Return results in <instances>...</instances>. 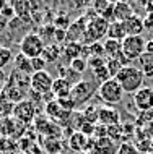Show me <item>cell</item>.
<instances>
[{
	"instance_id": "4fadbf2b",
	"label": "cell",
	"mask_w": 153,
	"mask_h": 154,
	"mask_svg": "<svg viewBox=\"0 0 153 154\" xmlns=\"http://www.w3.org/2000/svg\"><path fill=\"white\" fill-rule=\"evenodd\" d=\"M98 120L104 127H113L119 122V112L114 107H100L98 109Z\"/></svg>"
},
{
	"instance_id": "ab89813d",
	"label": "cell",
	"mask_w": 153,
	"mask_h": 154,
	"mask_svg": "<svg viewBox=\"0 0 153 154\" xmlns=\"http://www.w3.org/2000/svg\"><path fill=\"white\" fill-rule=\"evenodd\" d=\"M151 39H153V37H151Z\"/></svg>"
},
{
	"instance_id": "74e56055",
	"label": "cell",
	"mask_w": 153,
	"mask_h": 154,
	"mask_svg": "<svg viewBox=\"0 0 153 154\" xmlns=\"http://www.w3.org/2000/svg\"><path fill=\"white\" fill-rule=\"evenodd\" d=\"M7 3H8V2H7V0H0V11H2V10H3V8H5V7H7Z\"/></svg>"
},
{
	"instance_id": "30bf717a",
	"label": "cell",
	"mask_w": 153,
	"mask_h": 154,
	"mask_svg": "<svg viewBox=\"0 0 153 154\" xmlns=\"http://www.w3.org/2000/svg\"><path fill=\"white\" fill-rule=\"evenodd\" d=\"M69 143H70V148L73 151H90V149H93L94 140L90 141L88 136L83 135L81 131H73L70 140H69Z\"/></svg>"
},
{
	"instance_id": "52a82bcc",
	"label": "cell",
	"mask_w": 153,
	"mask_h": 154,
	"mask_svg": "<svg viewBox=\"0 0 153 154\" xmlns=\"http://www.w3.org/2000/svg\"><path fill=\"white\" fill-rule=\"evenodd\" d=\"M36 115V109H34V104H33L30 99H24V101L15 104L11 107V117H13L16 122H20L21 125H30L33 123Z\"/></svg>"
},
{
	"instance_id": "4316f807",
	"label": "cell",
	"mask_w": 153,
	"mask_h": 154,
	"mask_svg": "<svg viewBox=\"0 0 153 154\" xmlns=\"http://www.w3.org/2000/svg\"><path fill=\"white\" fill-rule=\"evenodd\" d=\"M93 76L100 81V85H101V83H104V81H107V80H111V75H109V72H107V66L106 65L101 66V68H98V70H94Z\"/></svg>"
},
{
	"instance_id": "7a4b0ae2",
	"label": "cell",
	"mask_w": 153,
	"mask_h": 154,
	"mask_svg": "<svg viewBox=\"0 0 153 154\" xmlns=\"http://www.w3.org/2000/svg\"><path fill=\"white\" fill-rule=\"evenodd\" d=\"M44 47H46V44L38 32H28L23 36L21 42H20V54H23L28 59H38L43 55Z\"/></svg>"
},
{
	"instance_id": "8992f818",
	"label": "cell",
	"mask_w": 153,
	"mask_h": 154,
	"mask_svg": "<svg viewBox=\"0 0 153 154\" xmlns=\"http://www.w3.org/2000/svg\"><path fill=\"white\" fill-rule=\"evenodd\" d=\"M107 28H109V23L106 20H103L101 16H96L93 21L88 23L86 26V32H85V37H83V42L91 45L94 42H100L101 37H104L107 34Z\"/></svg>"
},
{
	"instance_id": "ba28073f",
	"label": "cell",
	"mask_w": 153,
	"mask_h": 154,
	"mask_svg": "<svg viewBox=\"0 0 153 154\" xmlns=\"http://www.w3.org/2000/svg\"><path fill=\"white\" fill-rule=\"evenodd\" d=\"M30 81H31V91L38 94H47L52 91V83H54V78L51 76V73H47L46 70L44 72H36L30 76Z\"/></svg>"
},
{
	"instance_id": "3957f363",
	"label": "cell",
	"mask_w": 153,
	"mask_h": 154,
	"mask_svg": "<svg viewBox=\"0 0 153 154\" xmlns=\"http://www.w3.org/2000/svg\"><path fill=\"white\" fill-rule=\"evenodd\" d=\"M145 42L147 41L143 39V36H127L121 42V52L126 55V59L129 62L139 60L145 54Z\"/></svg>"
},
{
	"instance_id": "9a60e30c",
	"label": "cell",
	"mask_w": 153,
	"mask_h": 154,
	"mask_svg": "<svg viewBox=\"0 0 153 154\" xmlns=\"http://www.w3.org/2000/svg\"><path fill=\"white\" fill-rule=\"evenodd\" d=\"M127 36H142V32L145 31V24H143V18L139 15H134L130 20H127L124 23Z\"/></svg>"
},
{
	"instance_id": "d6986e66",
	"label": "cell",
	"mask_w": 153,
	"mask_h": 154,
	"mask_svg": "<svg viewBox=\"0 0 153 154\" xmlns=\"http://www.w3.org/2000/svg\"><path fill=\"white\" fill-rule=\"evenodd\" d=\"M20 151L18 140L10 136H0V154H15Z\"/></svg>"
},
{
	"instance_id": "cb8c5ba5",
	"label": "cell",
	"mask_w": 153,
	"mask_h": 154,
	"mask_svg": "<svg viewBox=\"0 0 153 154\" xmlns=\"http://www.w3.org/2000/svg\"><path fill=\"white\" fill-rule=\"evenodd\" d=\"M70 68L73 70L75 73H78V75H81L86 70V66H88V60L86 59H83V57H78V59H75V60H72L70 62Z\"/></svg>"
},
{
	"instance_id": "484cf974",
	"label": "cell",
	"mask_w": 153,
	"mask_h": 154,
	"mask_svg": "<svg viewBox=\"0 0 153 154\" xmlns=\"http://www.w3.org/2000/svg\"><path fill=\"white\" fill-rule=\"evenodd\" d=\"M106 66H107V72H109L111 78H116V75L122 70V65L116 59H106Z\"/></svg>"
},
{
	"instance_id": "e575fe53",
	"label": "cell",
	"mask_w": 153,
	"mask_h": 154,
	"mask_svg": "<svg viewBox=\"0 0 153 154\" xmlns=\"http://www.w3.org/2000/svg\"><path fill=\"white\" fill-rule=\"evenodd\" d=\"M8 24H10V21H8V20L5 18V16H3L2 13H0V34H2L3 31L7 29L8 28Z\"/></svg>"
},
{
	"instance_id": "5bb4252c",
	"label": "cell",
	"mask_w": 153,
	"mask_h": 154,
	"mask_svg": "<svg viewBox=\"0 0 153 154\" xmlns=\"http://www.w3.org/2000/svg\"><path fill=\"white\" fill-rule=\"evenodd\" d=\"M70 91H72V85L65 80V78H54V83H52V96L56 99H64V97H69L70 96Z\"/></svg>"
},
{
	"instance_id": "83f0119b",
	"label": "cell",
	"mask_w": 153,
	"mask_h": 154,
	"mask_svg": "<svg viewBox=\"0 0 153 154\" xmlns=\"http://www.w3.org/2000/svg\"><path fill=\"white\" fill-rule=\"evenodd\" d=\"M104 65H106V59H104V57H90V59H88V66L91 68V72L101 68V66H104Z\"/></svg>"
},
{
	"instance_id": "d6a6232c",
	"label": "cell",
	"mask_w": 153,
	"mask_h": 154,
	"mask_svg": "<svg viewBox=\"0 0 153 154\" xmlns=\"http://www.w3.org/2000/svg\"><path fill=\"white\" fill-rule=\"evenodd\" d=\"M143 75H145V78H153V63H143V68H142Z\"/></svg>"
},
{
	"instance_id": "7402d4cb",
	"label": "cell",
	"mask_w": 153,
	"mask_h": 154,
	"mask_svg": "<svg viewBox=\"0 0 153 154\" xmlns=\"http://www.w3.org/2000/svg\"><path fill=\"white\" fill-rule=\"evenodd\" d=\"M103 47H104V55H107V59H114L119 52H121V41H116V39H106L103 42Z\"/></svg>"
},
{
	"instance_id": "9c48e42d",
	"label": "cell",
	"mask_w": 153,
	"mask_h": 154,
	"mask_svg": "<svg viewBox=\"0 0 153 154\" xmlns=\"http://www.w3.org/2000/svg\"><path fill=\"white\" fill-rule=\"evenodd\" d=\"M134 106L139 110L147 112L153 109V88L150 86H143L134 94Z\"/></svg>"
},
{
	"instance_id": "7c38bea8",
	"label": "cell",
	"mask_w": 153,
	"mask_h": 154,
	"mask_svg": "<svg viewBox=\"0 0 153 154\" xmlns=\"http://www.w3.org/2000/svg\"><path fill=\"white\" fill-rule=\"evenodd\" d=\"M117 143L113 141L111 138H100V140H94V144H93V149L91 152L93 154H117Z\"/></svg>"
},
{
	"instance_id": "44dd1931",
	"label": "cell",
	"mask_w": 153,
	"mask_h": 154,
	"mask_svg": "<svg viewBox=\"0 0 153 154\" xmlns=\"http://www.w3.org/2000/svg\"><path fill=\"white\" fill-rule=\"evenodd\" d=\"M81 51H83V44L80 42H67V45L64 47V51H62V55L65 57V59L69 60V63L72 60L78 59V57L81 55Z\"/></svg>"
},
{
	"instance_id": "f35d334b",
	"label": "cell",
	"mask_w": 153,
	"mask_h": 154,
	"mask_svg": "<svg viewBox=\"0 0 153 154\" xmlns=\"http://www.w3.org/2000/svg\"><path fill=\"white\" fill-rule=\"evenodd\" d=\"M15 154H26V152H21V151H18V152H15Z\"/></svg>"
},
{
	"instance_id": "277c9868",
	"label": "cell",
	"mask_w": 153,
	"mask_h": 154,
	"mask_svg": "<svg viewBox=\"0 0 153 154\" xmlns=\"http://www.w3.org/2000/svg\"><path fill=\"white\" fill-rule=\"evenodd\" d=\"M98 96L101 97L103 102L113 106V104H119L122 101L124 91L121 88V85H119L114 78H111V80L101 83V85L98 86Z\"/></svg>"
},
{
	"instance_id": "5b68a950",
	"label": "cell",
	"mask_w": 153,
	"mask_h": 154,
	"mask_svg": "<svg viewBox=\"0 0 153 154\" xmlns=\"http://www.w3.org/2000/svg\"><path fill=\"white\" fill-rule=\"evenodd\" d=\"M98 91L96 85L88 80H80L77 85L72 86L70 91V99L75 102V106H81V104L88 102L90 99L94 96V93Z\"/></svg>"
},
{
	"instance_id": "ffe728a7",
	"label": "cell",
	"mask_w": 153,
	"mask_h": 154,
	"mask_svg": "<svg viewBox=\"0 0 153 154\" xmlns=\"http://www.w3.org/2000/svg\"><path fill=\"white\" fill-rule=\"evenodd\" d=\"M60 54H62V49H60L57 44H46V47H44V52H43V55H41V59L46 62V63H54V62L59 60Z\"/></svg>"
},
{
	"instance_id": "1f68e13d",
	"label": "cell",
	"mask_w": 153,
	"mask_h": 154,
	"mask_svg": "<svg viewBox=\"0 0 153 154\" xmlns=\"http://www.w3.org/2000/svg\"><path fill=\"white\" fill-rule=\"evenodd\" d=\"M54 37H56L57 42H62V41L67 37V31L65 29H59V28H56V31H54Z\"/></svg>"
},
{
	"instance_id": "8fae6325",
	"label": "cell",
	"mask_w": 153,
	"mask_h": 154,
	"mask_svg": "<svg viewBox=\"0 0 153 154\" xmlns=\"http://www.w3.org/2000/svg\"><path fill=\"white\" fill-rule=\"evenodd\" d=\"M134 15H137V13H135L134 7L129 2H116L114 3V21L126 23Z\"/></svg>"
},
{
	"instance_id": "d4e9b609",
	"label": "cell",
	"mask_w": 153,
	"mask_h": 154,
	"mask_svg": "<svg viewBox=\"0 0 153 154\" xmlns=\"http://www.w3.org/2000/svg\"><path fill=\"white\" fill-rule=\"evenodd\" d=\"M43 146H44V149H46L49 154H60V149H62V144L56 138H52V140L47 138L46 143H43Z\"/></svg>"
},
{
	"instance_id": "2e32d148",
	"label": "cell",
	"mask_w": 153,
	"mask_h": 154,
	"mask_svg": "<svg viewBox=\"0 0 153 154\" xmlns=\"http://www.w3.org/2000/svg\"><path fill=\"white\" fill-rule=\"evenodd\" d=\"M46 115L51 120H56V122H60L62 117L69 119V115H72V112H67L60 107V104L57 101H52V102H47L46 104Z\"/></svg>"
},
{
	"instance_id": "d590c367",
	"label": "cell",
	"mask_w": 153,
	"mask_h": 154,
	"mask_svg": "<svg viewBox=\"0 0 153 154\" xmlns=\"http://www.w3.org/2000/svg\"><path fill=\"white\" fill-rule=\"evenodd\" d=\"M7 85V73L3 70H0V89H3Z\"/></svg>"
},
{
	"instance_id": "836d02e7",
	"label": "cell",
	"mask_w": 153,
	"mask_h": 154,
	"mask_svg": "<svg viewBox=\"0 0 153 154\" xmlns=\"http://www.w3.org/2000/svg\"><path fill=\"white\" fill-rule=\"evenodd\" d=\"M143 24H145V29L153 31V13H147L143 18Z\"/></svg>"
},
{
	"instance_id": "f546056e",
	"label": "cell",
	"mask_w": 153,
	"mask_h": 154,
	"mask_svg": "<svg viewBox=\"0 0 153 154\" xmlns=\"http://www.w3.org/2000/svg\"><path fill=\"white\" fill-rule=\"evenodd\" d=\"M46 62H44L41 57H38V59H31V68H33V73L36 72H44L46 70Z\"/></svg>"
},
{
	"instance_id": "603a6c76",
	"label": "cell",
	"mask_w": 153,
	"mask_h": 154,
	"mask_svg": "<svg viewBox=\"0 0 153 154\" xmlns=\"http://www.w3.org/2000/svg\"><path fill=\"white\" fill-rule=\"evenodd\" d=\"M13 52L10 51L8 47H3V45H0V70H3L5 66L10 63L11 60H13Z\"/></svg>"
},
{
	"instance_id": "e0dca14e",
	"label": "cell",
	"mask_w": 153,
	"mask_h": 154,
	"mask_svg": "<svg viewBox=\"0 0 153 154\" xmlns=\"http://www.w3.org/2000/svg\"><path fill=\"white\" fill-rule=\"evenodd\" d=\"M13 65H15V72L23 73V75H28V76H31V75H33L31 59L24 57L23 54H18V55H15V59H13Z\"/></svg>"
},
{
	"instance_id": "4dcf8cb0",
	"label": "cell",
	"mask_w": 153,
	"mask_h": 154,
	"mask_svg": "<svg viewBox=\"0 0 153 154\" xmlns=\"http://www.w3.org/2000/svg\"><path fill=\"white\" fill-rule=\"evenodd\" d=\"M5 18L8 20V21H11L13 18H16V13H15V10H13V7H11V3H7V7L3 8L2 11H0Z\"/></svg>"
},
{
	"instance_id": "8d00e7d4",
	"label": "cell",
	"mask_w": 153,
	"mask_h": 154,
	"mask_svg": "<svg viewBox=\"0 0 153 154\" xmlns=\"http://www.w3.org/2000/svg\"><path fill=\"white\" fill-rule=\"evenodd\" d=\"M145 11L147 13H153V0H150V2L145 3Z\"/></svg>"
},
{
	"instance_id": "f1b7e54d",
	"label": "cell",
	"mask_w": 153,
	"mask_h": 154,
	"mask_svg": "<svg viewBox=\"0 0 153 154\" xmlns=\"http://www.w3.org/2000/svg\"><path fill=\"white\" fill-rule=\"evenodd\" d=\"M117 154H140L139 149L130 143H122L117 149Z\"/></svg>"
},
{
	"instance_id": "6da1fadb",
	"label": "cell",
	"mask_w": 153,
	"mask_h": 154,
	"mask_svg": "<svg viewBox=\"0 0 153 154\" xmlns=\"http://www.w3.org/2000/svg\"><path fill=\"white\" fill-rule=\"evenodd\" d=\"M114 80L121 85V88H122L124 93L135 94L139 89L143 88L145 75H143V72L140 68H137V66L127 65V66H122V70L116 75Z\"/></svg>"
},
{
	"instance_id": "ac0fdd59",
	"label": "cell",
	"mask_w": 153,
	"mask_h": 154,
	"mask_svg": "<svg viewBox=\"0 0 153 154\" xmlns=\"http://www.w3.org/2000/svg\"><path fill=\"white\" fill-rule=\"evenodd\" d=\"M107 39H116V41H122L127 37V32H126V28H124V23H117V21H113L109 23V28H107V34H106Z\"/></svg>"
}]
</instances>
